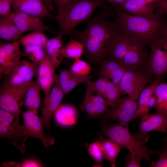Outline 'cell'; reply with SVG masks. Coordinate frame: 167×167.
<instances>
[{"instance_id": "obj_1", "label": "cell", "mask_w": 167, "mask_h": 167, "mask_svg": "<svg viewBox=\"0 0 167 167\" xmlns=\"http://www.w3.org/2000/svg\"><path fill=\"white\" fill-rule=\"evenodd\" d=\"M106 3L101 6L100 13L88 20L84 30H74L71 35L84 44L86 56L92 64H99L105 59L122 32L114 21L106 19L111 11Z\"/></svg>"}, {"instance_id": "obj_2", "label": "cell", "mask_w": 167, "mask_h": 167, "mask_svg": "<svg viewBox=\"0 0 167 167\" xmlns=\"http://www.w3.org/2000/svg\"><path fill=\"white\" fill-rule=\"evenodd\" d=\"M117 15L114 21L123 32L147 47L163 36L167 26L164 15L156 11L152 15H134L113 8Z\"/></svg>"}, {"instance_id": "obj_3", "label": "cell", "mask_w": 167, "mask_h": 167, "mask_svg": "<svg viewBox=\"0 0 167 167\" xmlns=\"http://www.w3.org/2000/svg\"><path fill=\"white\" fill-rule=\"evenodd\" d=\"M104 0H72L61 8L56 17L62 37L71 36L79 24L88 20L95 10L105 3Z\"/></svg>"}, {"instance_id": "obj_4", "label": "cell", "mask_w": 167, "mask_h": 167, "mask_svg": "<svg viewBox=\"0 0 167 167\" xmlns=\"http://www.w3.org/2000/svg\"><path fill=\"white\" fill-rule=\"evenodd\" d=\"M100 126L101 134L127 148L133 159L139 165L143 160L151 162V156L159 152V150L151 149L138 141L131 133L127 123L108 124L101 122Z\"/></svg>"}, {"instance_id": "obj_5", "label": "cell", "mask_w": 167, "mask_h": 167, "mask_svg": "<svg viewBox=\"0 0 167 167\" xmlns=\"http://www.w3.org/2000/svg\"><path fill=\"white\" fill-rule=\"evenodd\" d=\"M19 115L0 109V137L7 139L22 153L25 152V142L28 137L23 136Z\"/></svg>"}, {"instance_id": "obj_6", "label": "cell", "mask_w": 167, "mask_h": 167, "mask_svg": "<svg viewBox=\"0 0 167 167\" xmlns=\"http://www.w3.org/2000/svg\"><path fill=\"white\" fill-rule=\"evenodd\" d=\"M31 82L14 85L2 83L0 89V107L10 113L19 115Z\"/></svg>"}, {"instance_id": "obj_7", "label": "cell", "mask_w": 167, "mask_h": 167, "mask_svg": "<svg viewBox=\"0 0 167 167\" xmlns=\"http://www.w3.org/2000/svg\"><path fill=\"white\" fill-rule=\"evenodd\" d=\"M137 100L127 95L121 97L114 105L108 109L99 118L101 122L108 123L110 121L126 124L134 119L138 106Z\"/></svg>"}, {"instance_id": "obj_8", "label": "cell", "mask_w": 167, "mask_h": 167, "mask_svg": "<svg viewBox=\"0 0 167 167\" xmlns=\"http://www.w3.org/2000/svg\"><path fill=\"white\" fill-rule=\"evenodd\" d=\"M152 75L147 69L126 71L119 86L122 95L126 94L131 98L137 100L142 90L151 82Z\"/></svg>"}, {"instance_id": "obj_9", "label": "cell", "mask_w": 167, "mask_h": 167, "mask_svg": "<svg viewBox=\"0 0 167 167\" xmlns=\"http://www.w3.org/2000/svg\"><path fill=\"white\" fill-rule=\"evenodd\" d=\"M147 70L152 75L161 77L167 72V40L163 36L150 45Z\"/></svg>"}, {"instance_id": "obj_10", "label": "cell", "mask_w": 167, "mask_h": 167, "mask_svg": "<svg viewBox=\"0 0 167 167\" xmlns=\"http://www.w3.org/2000/svg\"><path fill=\"white\" fill-rule=\"evenodd\" d=\"M24 123L22 125L23 134L24 137H33L41 140L46 149L55 143V138L53 136H45L43 133V127L41 119L31 109L22 113Z\"/></svg>"}, {"instance_id": "obj_11", "label": "cell", "mask_w": 167, "mask_h": 167, "mask_svg": "<svg viewBox=\"0 0 167 167\" xmlns=\"http://www.w3.org/2000/svg\"><path fill=\"white\" fill-rule=\"evenodd\" d=\"M140 118L139 131L133 135L140 143L145 144L148 139V133L151 131H159L167 134V121L161 114L148 113Z\"/></svg>"}, {"instance_id": "obj_12", "label": "cell", "mask_w": 167, "mask_h": 167, "mask_svg": "<svg viewBox=\"0 0 167 167\" xmlns=\"http://www.w3.org/2000/svg\"><path fill=\"white\" fill-rule=\"evenodd\" d=\"M146 47L135 40L121 62L126 71L147 69L149 54Z\"/></svg>"}, {"instance_id": "obj_13", "label": "cell", "mask_w": 167, "mask_h": 167, "mask_svg": "<svg viewBox=\"0 0 167 167\" xmlns=\"http://www.w3.org/2000/svg\"><path fill=\"white\" fill-rule=\"evenodd\" d=\"M17 41L0 44V68L9 75L20 61L23 52Z\"/></svg>"}, {"instance_id": "obj_14", "label": "cell", "mask_w": 167, "mask_h": 167, "mask_svg": "<svg viewBox=\"0 0 167 167\" xmlns=\"http://www.w3.org/2000/svg\"><path fill=\"white\" fill-rule=\"evenodd\" d=\"M65 94L58 82L53 85L47 99L41 107V120L43 127L50 131V120L62 100Z\"/></svg>"}, {"instance_id": "obj_15", "label": "cell", "mask_w": 167, "mask_h": 167, "mask_svg": "<svg viewBox=\"0 0 167 167\" xmlns=\"http://www.w3.org/2000/svg\"><path fill=\"white\" fill-rule=\"evenodd\" d=\"M50 59L46 54L44 60L38 65L37 81L45 95L44 100L47 99L52 86L58 82V76Z\"/></svg>"}, {"instance_id": "obj_16", "label": "cell", "mask_w": 167, "mask_h": 167, "mask_svg": "<svg viewBox=\"0 0 167 167\" xmlns=\"http://www.w3.org/2000/svg\"><path fill=\"white\" fill-rule=\"evenodd\" d=\"M38 65L25 60L20 61L3 83L18 85L31 82L37 73Z\"/></svg>"}, {"instance_id": "obj_17", "label": "cell", "mask_w": 167, "mask_h": 167, "mask_svg": "<svg viewBox=\"0 0 167 167\" xmlns=\"http://www.w3.org/2000/svg\"><path fill=\"white\" fill-rule=\"evenodd\" d=\"M108 107L105 99L101 94L94 95L93 92H87L79 108L85 110L88 118L91 119L99 117L107 110Z\"/></svg>"}, {"instance_id": "obj_18", "label": "cell", "mask_w": 167, "mask_h": 167, "mask_svg": "<svg viewBox=\"0 0 167 167\" xmlns=\"http://www.w3.org/2000/svg\"><path fill=\"white\" fill-rule=\"evenodd\" d=\"M14 20L19 30L22 34L37 31H46L54 34V32L46 26L39 17L15 12Z\"/></svg>"}, {"instance_id": "obj_19", "label": "cell", "mask_w": 167, "mask_h": 167, "mask_svg": "<svg viewBox=\"0 0 167 167\" xmlns=\"http://www.w3.org/2000/svg\"><path fill=\"white\" fill-rule=\"evenodd\" d=\"M12 6L15 12H22L41 19L49 15L43 0H15Z\"/></svg>"}, {"instance_id": "obj_20", "label": "cell", "mask_w": 167, "mask_h": 167, "mask_svg": "<svg viewBox=\"0 0 167 167\" xmlns=\"http://www.w3.org/2000/svg\"><path fill=\"white\" fill-rule=\"evenodd\" d=\"M113 7L120 11H128L132 15L146 17L153 15L155 9V3H148L145 0H126Z\"/></svg>"}, {"instance_id": "obj_21", "label": "cell", "mask_w": 167, "mask_h": 167, "mask_svg": "<svg viewBox=\"0 0 167 167\" xmlns=\"http://www.w3.org/2000/svg\"><path fill=\"white\" fill-rule=\"evenodd\" d=\"M135 39L127 34L122 32L117 39L106 57L107 60L121 64L122 60Z\"/></svg>"}, {"instance_id": "obj_22", "label": "cell", "mask_w": 167, "mask_h": 167, "mask_svg": "<svg viewBox=\"0 0 167 167\" xmlns=\"http://www.w3.org/2000/svg\"><path fill=\"white\" fill-rule=\"evenodd\" d=\"M15 12L0 17V37L12 42L17 41L23 34L17 28L14 20Z\"/></svg>"}, {"instance_id": "obj_23", "label": "cell", "mask_w": 167, "mask_h": 167, "mask_svg": "<svg viewBox=\"0 0 167 167\" xmlns=\"http://www.w3.org/2000/svg\"><path fill=\"white\" fill-rule=\"evenodd\" d=\"M54 119L61 126L69 127L75 125L77 121L78 113L74 106L67 104H60L54 114Z\"/></svg>"}, {"instance_id": "obj_24", "label": "cell", "mask_w": 167, "mask_h": 167, "mask_svg": "<svg viewBox=\"0 0 167 167\" xmlns=\"http://www.w3.org/2000/svg\"><path fill=\"white\" fill-rule=\"evenodd\" d=\"M62 37L58 34L57 36L48 39L45 48L46 54L56 70L65 57V47L62 42Z\"/></svg>"}, {"instance_id": "obj_25", "label": "cell", "mask_w": 167, "mask_h": 167, "mask_svg": "<svg viewBox=\"0 0 167 167\" xmlns=\"http://www.w3.org/2000/svg\"><path fill=\"white\" fill-rule=\"evenodd\" d=\"M96 139L101 143L105 158L109 162L111 166L115 167L116 159L122 147L111 140L106 139L102 134L99 135Z\"/></svg>"}, {"instance_id": "obj_26", "label": "cell", "mask_w": 167, "mask_h": 167, "mask_svg": "<svg viewBox=\"0 0 167 167\" xmlns=\"http://www.w3.org/2000/svg\"><path fill=\"white\" fill-rule=\"evenodd\" d=\"M161 77L157 76L156 79L151 84L145 86L140 93L138 100V106L134 119L140 117L143 110L149 98L154 93L156 87L159 84Z\"/></svg>"}, {"instance_id": "obj_27", "label": "cell", "mask_w": 167, "mask_h": 167, "mask_svg": "<svg viewBox=\"0 0 167 167\" xmlns=\"http://www.w3.org/2000/svg\"><path fill=\"white\" fill-rule=\"evenodd\" d=\"M156 98L155 108L167 121V84H159L155 90Z\"/></svg>"}, {"instance_id": "obj_28", "label": "cell", "mask_w": 167, "mask_h": 167, "mask_svg": "<svg viewBox=\"0 0 167 167\" xmlns=\"http://www.w3.org/2000/svg\"><path fill=\"white\" fill-rule=\"evenodd\" d=\"M48 39L44 31H33L21 36L17 41L24 47L29 45H39L45 49Z\"/></svg>"}, {"instance_id": "obj_29", "label": "cell", "mask_w": 167, "mask_h": 167, "mask_svg": "<svg viewBox=\"0 0 167 167\" xmlns=\"http://www.w3.org/2000/svg\"><path fill=\"white\" fill-rule=\"evenodd\" d=\"M24 47L23 55L28 57L34 63L38 65L45 57L46 53L45 49L41 46L29 45Z\"/></svg>"}, {"instance_id": "obj_30", "label": "cell", "mask_w": 167, "mask_h": 167, "mask_svg": "<svg viewBox=\"0 0 167 167\" xmlns=\"http://www.w3.org/2000/svg\"><path fill=\"white\" fill-rule=\"evenodd\" d=\"M84 49L83 43L71 38L65 47V57L75 60L80 59Z\"/></svg>"}, {"instance_id": "obj_31", "label": "cell", "mask_w": 167, "mask_h": 167, "mask_svg": "<svg viewBox=\"0 0 167 167\" xmlns=\"http://www.w3.org/2000/svg\"><path fill=\"white\" fill-rule=\"evenodd\" d=\"M122 95L119 86L109 80L104 96L108 106L111 107L116 104L120 99Z\"/></svg>"}, {"instance_id": "obj_32", "label": "cell", "mask_w": 167, "mask_h": 167, "mask_svg": "<svg viewBox=\"0 0 167 167\" xmlns=\"http://www.w3.org/2000/svg\"><path fill=\"white\" fill-rule=\"evenodd\" d=\"M99 64V76L111 79L115 71L122 66L120 63L107 59L102 61Z\"/></svg>"}, {"instance_id": "obj_33", "label": "cell", "mask_w": 167, "mask_h": 167, "mask_svg": "<svg viewBox=\"0 0 167 167\" xmlns=\"http://www.w3.org/2000/svg\"><path fill=\"white\" fill-rule=\"evenodd\" d=\"M69 70L73 75L84 76L89 75L92 67L87 62L79 59L75 60Z\"/></svg>"}, {"instance_id": "obj_34", "label": "cell", "mask_w": 167, "mask_h": 167, "mask_svg": "<svg viewBox=\"0 0 167 167\" xmlns=\"http://www.w3.org/2000/svg\"><path fill=\"white\" fill-rule=\"evenodd\" d=\"M40 85L36 80L31 81L26 92L24 102V106L31 109L33 101L40 91Z\"/></svg>"}, {"instance_id": "obj_35", "label": "cell", "mask_w": 167, "mask_h": 167, "mask_svg": "<svg viewBox=\"0 0 167 167\" xmlns=\"http://www.w3.org/2000/svg\"><path fill=\"white\" fill-rule=\"evenodd\" d=\"M109 79L102 76L97 80L91 82L86 84V90L93 92H96L102 95L103 97L106 92L107 83Z\"/></svg>"}, {"instance_id": "obj_36", "label": "cell", "mask_w": 167, "mask_h": 167, "mask_svg": "<svg viewBox=\"0 0 167 167\" xmlns=\"http://www.w3.org/2000/svg\"><path fill=\"white\" fill-rule=\"evenodd\" d=\"M88 152L93 160L97 163H101L105 157L102 146L101 142L98 140L90 143L87 146Z\"/></svg>"}, {"instance_id": "obj_37", "label": "cell", "mask_w": 167, "mask_h": 167, "mask_svg": "<svg viewBox=\"0 0 167 167\" xmlns=\"http://www.w3.org/2000/svg\"><path fill=\"white\" fill-rule=\"evenodd\" d=\"M98 76H99L98 73L84 76H79L73 75L63 91L65 95L67 96L73 89L79 84L83 83H89L91 81L93 77Z\"/></svg>"}, {"instance_id": "obj_38", "label": "cell", "mask_w": 167, "mask_h": 167, "mask_svg": "<svg viewBox=\"0 0 167 167\" xmlns=\"http://www.w3.org/2000/svg\"><path fill=\"white\" fill-rule=\"evenodd\" d=\"M165 146L159 150V159L155 161H152L150 163L151 167H167V142H165Z\"/></svg>"}, {"instance_id": "obj_39", "label": "cell", "mask_w": 167, "mask_h": 167, "mask_svg": "<svg viewBox=\"0 0 167 167\" xmlns=\"http://www.w3.org/2000/svg\"><path fill=\"white\" fill-rule=\"evenodd\" d=\"M73 75L70 70H63L58 76V84L63 91L64 90Z\"/></svg>"}, {"instance_id": "obj_40", "label": "cell", "mask_w": 167, "mask_h": 167, "mask_svg": "<svg viewBox=\"0 0 167 167\" xmlns=\"http://www.w3.org/2000/svg\"><path fill=\"white\" fill-rule=\"evenodd\" d=\"M13 0H0V16L5 15L11 11Z\"/></svg>"}, {"instance_id": "obj_41", "label": "cell", "mask_w": 167, "mask_h": 167, "mask_svg": "<svg viewBox=\"0 0 167 167\" xmlns=\"http://www.w3.org/2000/svg\"><path fill=\"white\" fill-rule=\"evenodd\" d=\"M126 70L122 66L114 72L111 78L112 82L115 84L119 86L122 76Z\"/></svg>"}, {"instance_id": "obj_42", "label": "cell", "mask_w": 167, "mask_h": 167, "mask_svg": "<svg viewBox=\"0 0 167 167\" xmlns=\"http://www.w3.org/2000/svg\"><path fill=\"white\" fill-rule=\"evenodd\" d=\"M155 4L156 11L167 15V0H158Z\"/></svg>"}, {"instance_id": "obj_43", "label": "cell", "mask_w": 167, "mask_h": 167, "mask_svg": "<svg viewBox=\"0 0 167 167\" xmlns=\"http://www.w3.org/2000/svg\"><path fill=\"white\" fill-rule=\"evenodd\" d=\"M156 101V98L154 93V94L149 98L146 104L143 111L142 116L144 114L149 113V112L150 109L155 107Z\"/></svg>"}, {"instance_id": "obj_44", "label": "cell", "mask_w": 167, "mask_h": 167, "mask_svg": "<svg viewBox=\"0 0 167 167\" xmlns=\"http://www.w3.org/2000/svg\"><path fill=\"white\" fill-rule=\"evenodd\" d=\"M126 163L124 165L125 167H140L141 165L137 163L132 158L130 153L126 155L125 158Z\"/></svg>"}, {"instance_id": "obj_45", "label": "cell", "mask_w": 167, "mask_h": 167, "mask_svg": "<svg viewBox=\"0 0 167 167\" xmlns=\"http://www.w3.org/2000/svg\"><path fill=\"white\" fill-rule=\"evenodd\" d=\"M20 167H42L41 163L36 160L31 159L26 160L20 164Z\"/></svg>"}, {"instance_id": "obj_46", "label": "cell", "mask_w": 167, "mask_h": 167, "mask_svg": "<svg viewBox=\"0 0 167 167\" xmlns=\"http://www.w3.org/2000/svg\"><path fill=\"white\" fill-rule=\"evenodd\" d=\"M40 100L41 94L40 92L34 100L31 108V109L36 114H38V110L40 105Z\"/></svg>"}, {"instance_id": "obj_47", "label": "cell", "mask_w": 167, "mask_h": 167, "mask_svg": "<svg viewBox=\"0 0 167 167\" xmlns=\"http://www.w3.org/2000/svg\"><path fill=\"white\" fill-rule=\"evenodd\" d=\"M49 1H54L57 4V6L59 9L62 8L66 4L72 0H48Z\"/></svg>"}, {"instance_id": "obj_48", "label": "cell", "mask_w": 167, "mask_h": 167, "mask_svg": "<svg viewBox=\"0 0 167 167\" xmlns=\"http://www.w3.org/2000/svg\"><path fill=\"white\" fill-rule=\"evenodd\" d=\"M106 3L111 4L113 6L117 5L122 4L126 0H104Z\"/></svg>"}, {"instance_id": "obj_49", "label": "cell", "mask_w": 167, "mask_h": 167, "mask_svg": "<svg viewBox=\"0 0 167 167\" xmlns=\"http://www.w3.org/2000/svg\"><path fill=\"white\" fill-rule=\"evenodd\" d=\"M163 36H164L167 40V26L165 28Z\"/></svg>"}, {"instance_id": "obj_50", "label": "cell", "mask_w": 167, "mask_h": 167, "mask_svg": "<svg viewBox=\"0 0 167 167\" xmlns=\"http://www.w3.org/2000/svg\"><path fill=\"white\" fill-rule=\"evenodd\" d=\"M147 2L150 3H153L157 2L158 0H145Z\"/></svg>"}, {"instance_id": "obj_51", "label": "cell", "mask_w": 167, "mask_h": 167, "mask_svg": "<svg viewBox=\"0 0 167 167\" xmlns=\"http://www.w3.org/2000/svg\"><path fill=\"white\" fill-rule=\"evenodd\" d=\"M163 141L164 142H167V135L163 138Z\"/></svg>"}, {"instance_id": "obj_52", "label": "cell", "mask_w": 167, "mask_h": 167, "mask_svg": "<svg viewBox=\"0 0 167 167\" xmlns=\"http://www.w3.org/2000/svg\"><path fill=\"white\" fill-rule=\"evenodd\" d=\"M14 0V1L15 0Z\"/></svg>"}]
</instances>
